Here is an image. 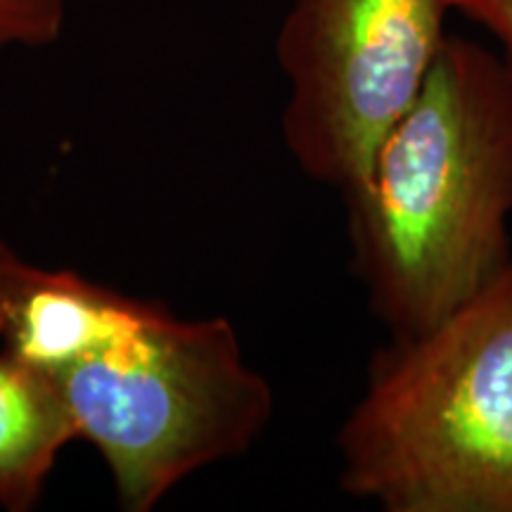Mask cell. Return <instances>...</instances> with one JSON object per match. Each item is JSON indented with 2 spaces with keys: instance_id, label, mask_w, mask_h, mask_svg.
I'll list each match as a JSON object with an SVG mask.
<instances>
[{
  "instance_id": "5",
  "label": "cell",
  "mask_w": 512,
  "mask_h": 512,
  "mask_svg": "<svg viewBox=\"0 0 512 512\" xmlns=\"http://www.w3.org/2000/svg\"><path fill=\"white\" fill-rule=\"evenodd\" d=\"M157 306L74 271L29 264L0 240L3 351L50 375L136 330Z\"/></svg>"
},
{
  "instance_id": "9",
  "label": "cell",
  "mask_w": 512,
  "mask_h": 512,
  "mask_svg": "<svg viewBox=\"0 0 512 512\" xmlns=\"http://www.w3.org/2000/svg\"><path fill=\"white\" fill-rule=\"evenodd\" d=\"M501 43H503V48H505V62H508V67H510V72H512V34L505 36Z\"/></svg>"
},
{
  "instance_id": "3",
  "label": "cell",
  "mask_w": 512,
  "mask_h": 512,
  "mask_svg": "<svg viewBox=\"0 0 512 512\" xmlns=\"http://www.w3.org/2000/svg\"><path fill=\"white\" fill-rule=\"evenodd\" d=\"M53 377L128 512L152 510L192 472L242 456L273 413L271 384L245 361L228 318L185 320L162 304Z\"/></svg>"
},
{
  "instance_id": "7",
  "label": "cell",
  "mask_w": 512,
  "mask_h": 512,
  "mask_svg": "<svg viewBox=\"0 0 512 512\" xmlns=\"http://www.w3.org/2000/svg\"><path fill=\"white\" fill-rule=\"evenodd\" d=\"M67 0H0V53L48 48L60 41Z\"/></svg>"
},
{
  "instance_id": "8",
  "label": "cell",
  "mask_w": 512,
  "mask_h": 512,
  "mask_svg": "<svg viewBox=\"0 0 512 512\" xmlns=\"http://www.w3.org/2000/svg\"><path fill=\"white\" fill-rule=\"evenodd\" d=\"M451 8L475 19L498 41L512 34V0H451Z\"/></svg>"
},
{
  "instance_id": "2",
  "label": "cell",
  "mask_w": 512,
  "mask_h": 512,
  "mask_svg": "<svg viewBox=\"0 0 512 512\" xmlns=\"http://www.w3.org/2000/svg\"><path fill=\"white\" fill-rule=\"evenodd\" d=\"M335 446L339 489L384 512H512V259L375 351Z\"/></svg>"
},
{
  "instance_id": "4",
  "label": "cell",
  "mask_w": 512,
  "mask_h": 512,
  "mask_svg": "<svg viewBox=\"0 0 512 512\" xmlns=\"http://www.w3.org/2000/svg\"><path fill=\"white\" fill-rule=\"evenodd\" d=\"M451 0H292L275 55L283 140L311 181L349 190L411 107L446 41Z\"/></svg>"
},
{
  "instance_id": "1",
  "label": "cell",
  "mask_w": 512,
  "mask_h": 512,
  "mask_svg": "<svg viewBox=\"0 0 512 512\" xmlns=\"http://www.w3.org/2000/svg\"><path fill=\"white\" fill-rule=\"evenodd\" d=\"M351 271L389 337L484 290L512 259V72L446 36L425 86L342 192Z\"/></svg>"
},
{
  "instance_id": "6",
  "label": "cell",
  "mask_w": 512,
  "mask_h": 512,
  "mask_svg": "<svg viewBox=\"0 0 512 512\" xmlns=\"http://www.w3.org/2000/svg\"><path fill=\"white\" fill-rule=\"evenodd\" d=\"M72 439L79 434L55 377L0 351V508H36Z\"/></svg>"
}]
</instances>
